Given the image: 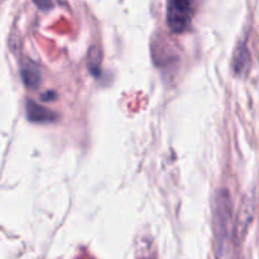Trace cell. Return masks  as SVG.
Here are the masks:
<instances>
[{
  "instance_id": "6da1fadb",
  "label": "cell",
  "mask_w": 259,
  "mask_h": 259,
  "mask_svg": "<svg viewBox=\"0 0 259 259\" xmlns=\"http://www.w3.org/2000/svg\"><path fill=\"white\" fill-rule=\"evenodd\" d=\"M212 232L219 250L229 239L233 227V200L227 189H220L212 201Z\"/></svg>"
},
{
  "instance_id": "7a4b0ae2",
  "label": "cell",
  "mask_w": 259,
  "mask_h": 259,
  "mask_svg": "<svg viewBox=\"0 0 259 259\" xmlns=\"http://www.w3.org/2000/svg\"><path fill=\"white\" fill-rule=\"evenodd\" d=\"M191 19V0H167L166 20L171 32L177 34L186 32Z\"/></svg>"
},
{
  "instance_id": "3957f363",
  "label": "cell",
  "mask_w": 259,
  "mask_h": 259,
  "mask_svg": "<svg viewBox=\"0 0 259 259\" xmlns=\"http://www.w3.org/2000/svg\"><path fill=\"white\" fill-rule=\"evenodd\" d=\"M25 113H27L28 120L38 124L53 123L58 118L57 114L48 110L47 108L33 100H27V103H25Z\"/></svg>"
},
{
  "instance_id": "277c9868",
  "label": "cell",
  "mask_w": 259,
  "mask_h": 259,
  "mask_svg": "<svg viewBox=\"0 0 259 259\" xmlns=\"http://www.w3.org/2000/svg\"><path fill=\"white\" fill-rule=\"evenodd\" d=\"M250 52L247 47V43L243 40L235 48L234 56H233V71L235 75L243 76L248 72L250 67Z\"/></svg>"
},
{
  "instance_id": "5b68a950",
  "label": "cell",
  "mask_w": 259,
  "mask_h": 259,
  "mask_svg": "<svg viewBox=\"0 0 259 259\" xmlns=\"http://www.w3.org/2000/svg\"><path fill=\"white\" fill-rule=\"evenodd\" d=\"M252 214L253 209L252 205L249 201H245L243 204V207L240 209L239 215H238V219L234 224V233L238 237H242V234H244L247 228L249 227L250 222H252Z\"/></svg>"
},
{
  "instance_id": "8992f818",
  "label": "cell",
  "mask_w": 259,
  "mask_h": 259,
  "mask_svg": "<svg viewBox=\"0 0 259 259\" xmlns=\"http://www.w3.org/2000/svg\"><path fill=\"white\" fill-rule=\"evenodd\" d=\"M20 75H22V80L27 88L37 89L40 85V73L38 68L34 65H32V63L24 66L22 68Z\"/></svg>"
},
{
  "instance_id": "52a82bcc",
  "label": "cell",
  "mask_w": 259,
  "mask_h": 259,
  "mask_svg": "<svg viewBox=\"0 0 259 259\" xmlns=\"http://www.w3.org/2000/svg\"><path fill=\"white\" fill-rule=\"evenodd\" d=\"M89 68L93 75L98 76L99 70H100V51L95 46H93L89 51Z\"/></svg>"
},
{
  "instance_id": "ba28073f",
  "label": "cell",
  "mask_w": 259,
  "mask_h": 259,
  "mask_svg": "<svg viewBox=\"0 0 259 259\" xmlns=\"http://www.w3.org/2000/svg\"><path fill=\"white\" fill-rule=\"evenodd\" d=\"M33 2H34L35 5H37L38 8H40V9H50L51 5H52L51 0H33Z\"/></svg>"
}]
</instances>
